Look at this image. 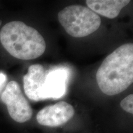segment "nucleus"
<instances>
[{
    "mask_svg": "<svg viewBox=\"0 0 133 133\" xmlns=\"http://www.w3.org/2000/svg\"><path fill=\"white\" fill-rule=\"evenodd\" d=\"M103 93L115 96L125 91L133 81V44L119 46L104 60L96 73Z\"/></svg>",
    "mask_w": 133,
    "mask_h": 133,
    "instance_id": "obj_1",
    "label": "nucleus"
},
{
    "mask_svg": "<svg viewBox=\"0 0 133 133\" xmlns=\"http://www.w3.org/2000/svg\"><path fill=\"white\" fill-rule=\"evenodd\" d=\"M0 41L13 57L32 60L40 57L46 50L45 40L35 29L20 21H12L3 26Z\"/></svg>",
    "mask_w": 133,
    "mask_h": 133,
    "instance_id": "obj_2",
    "label": "nucleus"
},
{
    "mask_svg": "<svg viewBox=\"0 0 133 133\" xmlns=\"http://www.w3.org/2000/svg\"><path fill=\"white\" fill-rule=\"evenodd\" d=\"M58 20L66 32L75 38L89 35L97 30L101 24L99 15L81 5L65 8L58 14Z\"/></svg>",
    "mask_w": 133,
    "mask_h": 133,
    "instance_id": "obj_3",
    "label": "nucleus"
},
{
    "mask_svg": "<svg viewBox=\"0 0 133 133\" xmlns=\"http://www.w3.org/2000/svg\"><path fill=\"white\" fill-rule=\"evenodd\" d=\"M1 100L6 104L11 118L15 121L23 123L31 119L32 109L16 81H11L7 84Z\"/></svg>",
    "mask_w": 133,
    "mask_h": 133,
    "instance_id": "obj_4",
    "label": "nucleus"
},
{
    "mask_svg": "<svg viewBox=\"0 0 133 133\" xmlns=\"http://www.w3.org/2000/svg\"><path fill=\"white\" fill-rule=\"evenodd\" d=\"M75 109L71 104L61 101L41 109L36 115L39 124L49 127H58L67 123L72 118Z\"/></svg>",
    "mask_w": 133,
    "mask_h": 133,
    "instance_id": "obj_5",
    "label": "nucleus"
},
{
    "mask_svg": "<svg viewBox=\"0 0 133 133\" xmlns=\"http://www.w3.org/2000/svg\"><path fill=\"white\" fill-rule=\"evenodd\" d=\"M68 72L66 69L57 68L49 71L46 74L41 91V99H59L66 91Z\"/></svg>",
    "mask_w": 133,
    "mask_h": 133,
    "instance_id": "obj_6",
    "label": "nucleus"
},
{
    "mask_svg": "<svg viewBox=\"0 0 133 133\" xmlns=\"http://www.w3.org/2000/svg\"><path fill=\"white\" fill-rule=\"evenodd\" d=\"M46 72L40 64L30 66L24 76V89L26 96L33 101H41V91L45 79Z\"/></svg>",
    "mask_w": 133,
    "mask_h": 133,
    "instance_id": "obj_7",
    "label": "nucleus"
},
{
    "mask_svg": "<svg viewBox=\"0 0 133 133\" xmlns=\"http://www.w3.org/2000/svg\"><path fill=\"white\" fill-rule=\"evenodd\" d=\"M130 2V0H87L86 3L88 8L97 14L114 19Z\"/></svg>",
    "mask_w": 133,
    "mask_h": 133,
    "instance_id": "obj_8",
    "label": "nucleus"
},
{
    "mask_svg": "<svg viewBox=\"0 0 133 133\" xmlns=\"http://www.w3.org/2000/svg\"><path fill=\"white\" fill-rule=\"evenodd\" d=\"M133 95L130 94L121 101L120 106L126 112L133 114Z\"/></svg>",
    "mask_w": 133,
    "mask_h": 133,
    "instance_id": "obj_9",
    "label": "nucleus"
},
{
    "mask_svg": "<svg viewBox=\"0 0 133 133\" xmlns=\"http://www.w3.org/2000/svg\"><path fill=\"white\" fill-rule=\"evenodd\" d=\"M6 79V76L4 74L0 73V87L5 82Z\"/></svg>",
    "mask_w": 133,
    "mask_h": 133,
    "instance_id": "obj_10",
    "label": "nucleus"
},
{
    "mask_svg": "<svg viewBox=\"0 0 133 133\" xmlns=\"http://www.w3.org/2000/svg\"><path fill=\"white\" fill-rule=\"evenodd\" d=\"M1 21H0V25H1Z\"/></svg>",
    "mask_w": 133,
    "mask_h": 133,
    "instance_id": "obj_11",
    "label": "nucleus"
}]
</instances>
